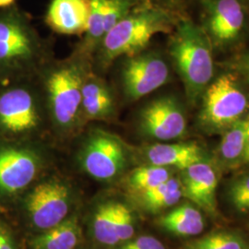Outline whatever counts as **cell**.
<instances>
[{
	"instance_id": "8992f818",
	"label": "cell",
	"mask_w": 249,
	"mask_h": 249,
	"mask_svg": "<svg viewBox=\"0 0 249 249\" xmlns=\"http://www.w3.org/2000/svg\"><path fill=\"white\" fill-rule=\"evenodd\" d=\"M80 162L91 178L109 181L124 171L127 154L124 144L115 135L95 130L88 137L80 151Z\"/></svg>"
},
{
	"instance_id": "5bb4252c",
	"label": "cell",
	"mask_w": 249,
	"mask_h": 249,
	"mask_svg": "<svg viewBox=\"0 0 249 249\" xmlns=\"http://www.w3.org/2000/svg\"><path fill=\"white\" fill-rule=\"evenodd\" d=\"M89 10V0H52L45 21L58 34L81 35L86 31Z\"/></svg>"
},
{
	"instance_id": "44dd1931",
	"label": "cell",
	"mask_w": 249,
	"mask_h": 249,
	"mask_svg": "<svg viewBox=\"0 0 249 249\" xmlns=\"http://www.w3.org/2000/svg\"><path fill=\"white\" fill-rule=\"evenodd\" d=\"M171 178L170 168L149 164L133 170L128 176L127 184L132 191L140 195L158 187Z\"/></svg>"
},
{
	"instance_id": "4dcf8cb0",
	"label": "cell",
	"mask_w": 249,
	"mask_h": 249,
	"mask_svg": "<svg viewBox=\"0 0 249 249\" xmlns=\"http://www.w3.org/2000/svg\"><path fill=\"white\" fill-rule=\"evenodd\" d=\"M244 71L249 82V54L247 55L246 59L244 60Z\"/></svg>"
},
{
	"instance_id": "83f0119b",
	"label": "cell",
	"mask_w": 249,
	"mask_h": 249,
	"mask_svg": "<svg viewBox=\"0 0 249 249\" xmlns=\"http://www.w3.org/2000/svg\"><path fill=\"white\" fill-rule=\"evenodd\" d=\"M136 8L138 7H151L164 9L168 12L173 11L179 7L183 0H130Z\"/></svg>"
},
{
	"instance_id": "d6986e66",
	"label": "cell",
	"mask_w": 249,
	"mask_h": 249,
	"mask_svg": "<svg viewBox=\"0 0 249 249\" xmlns=\"http://www.w3.org/2000/svg\"><path fill=\"white\" fill-rule=\"evenodd\" d=\"M249 130V116H248L238 119L223 132L219 154L227 166L235 167L241 162H244Z\"/></svg>"
},
{
	"instance_id": "cb8c5ba5",
	"label": "cell",
	"mask_w": 249,
	"mask_h": 249,
	"mask_svg": "<svg viewBox=\"0 0 249 249\" xmlns=\"http://www.w3.org/2000/svg\"><path fill=\"white\" fill-rule=\"evenodd\" d=\"M185 249H249V245L236 233L215 231L188 242Z\"/></svg>"
},
{
	"instance_id": "d4e9b609",
	"label": "cell",
	"mask_w": 249,
	"mask_h": 249,
	"mask_svg": "<svg viewBox=\"0 0 249 249\" xmlns=\"http://www.w3.org/2000/svg\"><path fill=\"white\" fill-rule=\"evenodd\" d=\"M228 198L240 213H249V173L232 180L228 187Z\"/></svg>"
},
{
	"instance_id": "603a6c76",
	"label": "cell",
	"mask_w": 249,
	"mask_h": 249,
	"mask_svg": "<svg viewBox=\"0 0 249 249\" xmlns=\"http://www.w3.org/2000/svg\"><path fill=\"white\" fill-rule=\"evenodd\" d=\"M116 202H107L97 209L93 218V233L95 239L105 246L119 245L116 236Z\"/></svg>"
},
{
	"instance_id": "52a82bcc",
	"label": "cell",
	"mask_w": 249,
	"mask_h": 249,
	"mask_svg": "<svg viewBox=\"0 0 249 249\" xmlns=\"http://www.w3.org/2000/svg\"><path fill=\"white\" fill-rule=\"evenodd\" d=\"M170 78L166 61L157 53L131 55L122 69V85L129 100H139L163 86Z\"/></svg>"
},
{
	"instance_id": "f546056e",
	"label": "cell",
	"mask_w": 249,
	"mask_h": 249,
	"mask_svg": "<svg viewBox=\"0 0 249 249\" xmlns=\"http://www.w3.org/2000/svg\"><path fill=\"white\" fill-rule=\"evenodd\" d=\"M244 162L249 163V130L248 134V140H247V146H246V151L244 155Z\"/></svg>"
},
{
	"instance_id": "d6a6232c",
	"label": "cell",
	"mask_w": 249,
	"mask_h": 249,
	"mask_svg": "<svg viewBox=\"0 0 249 249\" xmlns=\"http://www.w3.org/2000/svg\"><path fill=\"white\" fill-rule=\"evenodd\" d=\"M246 1H247V2H248V3L249 4V0H246Z\"/></svg>"
},
{
	"instance_id": "4fadbf2b",
	"label": "cell",
	"mask_w": 249,
	"mask_h": 249,
	"mask_svg": "<svg viewBox=\"0 0 249 249\" xmlns=\"http://www.w3.org/2000/svg\"><path fill=\"white\" fill-rule=\"evenodd\" d=\"M39 160L32 151L18 148L0 149V189L16 193L36 178Z\"/></svg>"
},
{
	"instance_id": "4316f807",
	"label": "cell",
	"mask_w": 249,
	"mask_h": 249,
	"mask_svg": "<svg viewBox=\"0 0 249 249\" xmlns=\"http://www.w3.org/2000/svg\"><path fill=\"white\" fill-rule=\"evenodd\" d=\"M116 249H166L160 240L152 236H140L122 243Z\"/></svg>"
},
{
	"instance_id": "277c9868",
	"label": "cell",
	"mask_w": 249,
	"mask_h": 249,
	"mask_svg": "<svg viewBox=\"0 0 249 249\" xmlns=\"http://www.w3.org/2000/svg\"><path fill=\"white\" fill-rule=\"evenodd\" d=\"M80 62L65 63L47 77L46 89L53 122L61 129L69 130L80 123L81 89L86 77Z\"/></svg>"
},
{
	"instance_id": "ac0fdd59",
	"label": "cell",
	"mask_w": 249,
	"mask_h": 249,
	"mask_svg": "<svg viewBox=\"0 0 249 249\" xmlns=\"http://www.w3.org/2000/svg\"><path fill=\"white\" fill-rule=\"evenodd\" d=\"M158 223L160 227L179 236H195L205 228L203 215L190 204H184L161 216Z\"/></svg>"
},
{
	"instance_id": "ffe728a7",
	"label": "cell",
	"mask_w": 249,
	"mask_h": 249,
	"mask_svg": "<svg viewBox=\"0 0 249 249\" xmlns=\"http://www.w3.org/2000/svg\"><path fill=\"white\" fill-rule=\"evenodd\" d=\"M141 202L149 212H160L177 204L183 196L181 180L169 178L158 187L140 194Z\"/></svg>"
},
{
	"instance_id": "f1b7e54d",
	"label": "cell",
	"mask_w": 249,
	"mask_h": 249,
	"mask_svg": "<svg viewBox=\"0 0 249 249\" xmlns=\"http://www.w3.org/2000/svg\"><path fill=\"white\" fill-rule=\"evenodd\" d=\"M0 249H15L8 229L0 223Z\"/></svg>"
},
{
	"instance_id": "2e32d148",
	"label": "cell",
	"mask_w": 249,
	"mask_h": 249,
	"mask_svg": "<svg viewBox=\"0 0 249 249\" xmlns=\"http://www.w3.org/2000/svg\"><path fill=\"white\" fill-rule=\"evenodd\" d=\"M115 109L114 98L107 85L91 75H86L81 89L82 116L87 119H106Z\"/></svg>"
},
{
	"instance_id": "1f68e13d",
	"label": "cell",
	"mask_w": 249,
	"mask_h": 249,
	"mask_svg": "<svg viewBox=\"0 0 249 249\" xmlns=\"http://www.w3.org/2000/svg\"><path fill=\"white\" fill-rule=\"evenodd\" d=\"M15 0H0V8H5L11 5Z\"/></svg>"
},
{
	"instance_id": "9a60e30c",
	"label": "cell",
	"mask_w": 249,
	"mask_h": 249,
	"mask_svg": "<svg viewBox=\"0 0 249 249\" xmlns=\"http://www.w3.org/2000/svg\"><path fill=\"white\" fill-rule=\"evenodd\" d=\"M145 155L149 164L181 171L205 159V152L196 142L158 143L150 146Z\"/></svg>"
},
{
	"instance_id": "6da1fadb",
	"label": "cell",
	"mask_w": 249,
	"mask_h": 249,
	"mask_svg": "<svg viewBox=\"0 0 249 249\" xmlns=\"http://www.w3.org/2000/svg\"><path fill=\"white\" fill-rule=\"evenodd\" d=\"M211 41L204 29L190 20L179 22L170 39V55L192 104L202 95L213 78Z\"/></svg>"
},
{
	"instance_id": "e0dca14e",
	"label": "cell",
	"mask_w": 249,
	"mask_h": 249,
	"mask_svg": "<svg viewBox=\"0 0 249 249\" xmlns=\"http://www.w3.org/2000/svg\"><path fill=\"white\" fill-rule=\"evenodd\" d=\"M81 237L78 218L73 216L45 230L30 241L32 249H75Z\"/></svg>"
},
{
	"instance_id": "7a4b0ae2",
	"label": "cell",
	"mask_w": 249,
	"mask_h": 249,
	"mask_svg": "<svg viewBox=\"0 0 249 249\" xmlns=\"http://www.w3.org/2000/svg\"><path fill=\"white\" fill-rule=\"evenodd\" d=\"M173 13L164 9L138 7L113 27L105 36L100 50V63L108 67L122 55H135L160 33L169 32Z\"/></svg>"
},
{
	"instance_id": "484cf974",
	"label": "cell",
	"mask_w": 249,
	"mask_h": 249,
	"mask_svg": "<svg viewBox=\"0 0 249 249\" xmlns=\"http://www.w3.org/2000/svg\"><path fill=\"white\" fill-rule=\"evenodd\" d=\"M116 236L120 243L132 239L135 232L134 217L132 212L125 205L116 202Z\"/></svg>"
},
{
	"instance_id": "5b68a950",
	"label": "cell",
	"mask_w": 249,
	"mask_h": 249,
	"mask_svg": "<svg viewBox=\"0 0 249 249\" xmlns=\"http://www.w3.org/2000/svg\"><path fill=\"white\" fill-rule=\"evenodd\" d=\"M41 58V44L32 27L17 11L0 15V69L24 71Z\"/></svg>"
},
{
	"instance_id": "3957f363",
	"label": "cell",
	"mask_w": 249,
	"mask_h": 249,
	"mask_svg": "<svg viewBox=\"0 0 249 249\" xmlns=\"http://www.w3.org/2000/svg\"><path fill=\"white\" fill-rule=\"evenodd\" d=\"M199 124L209 132H224L249 109V99L236 78L223 74L205 90Z\"/></svg>"
},
{
	"instance_id": "8fae6325",
	"label": "cell",
	"mask_w": 249,
	"mask_h": 249,
	"mask_svg": "<svg viewBox=\"0 0 249 249\" xmlns=\"http://www.w3.org/2000/svg\"><path fill=\"white\" fill-rule=\"evenodd\" d=\"M205 32L220 45L233 42L245 25V11L239 0H203Z\"/></svg>"
},
{
	"instance_id": "9c48e42d",
	"label": "cell",
	"mask_w": 249,
	"mask_h": 249,
	"mask_svg": "<svg viewBox=\"0 0 249 249\" xmlns=\"http://www.w3.org/2000/svg\"><path fill=\"white\" fill-rule=\"evenodd\" d=\"M140 126L146 136L167 142L186 134L187 118L177 99L164 96L145 107L140 116Z\"/></svg>"
},
{
	"instance_id": "7c38bea8",
	"label": "cell",
	"mask_w": 249,
	"mask_h": 249,
	"mask_svg": "<svg viewBox=\"0 0 249 249\" xmlns=\"http://www.w3.org/2000/svg\"><path fill=\"white\" fill-rule=\"evenodd\" d=\"M182 172L183 196L210 216H216L218 175L213 165L208 160H201Z\"/></svg>"
},
{
	"instance_id": "30bf717a",
	"label": "cell",
	"mask_w": 249,
	"mask_h": 249,
	"mask_svg": "<svg viewBox=\"0 0 249 249\" xmlns=\"http://www.w3.org/2000/svg\"><path fill=\"white\" fill-rule=\"evenodd\" d=\"M35 96L23 88H14L0 95V126L9 133H26L36 128L41 117Z\"/></svg>"
},
{
	"instance_id": "7402d4cb",
	"label": "cell",
	"mask_w": 249,
	"mask_h": 249,
	"mask_svg": "<svg viewBox=\"0 0 249 249\" xmlns=\"http://www.w3.org/2000/svg\"><path fill=\"white\" fill-rule=\"evenodd\" d=\"M90 10L85 38L80 46V53L89 54L100 47L107 35L101 0H89Z\"/></svg>"
},
{
	"instance_id": "ba28073f",
	"label": "cell",
	"mask_w": 249,
	"mask_h": 249,
	"mask_svg": "<svg viewBox=\"0 0 249 249\" xmlns=\"http://www.w3.org/2000/svg\"><path fill=\"white\" fill-rule=\"evenodd\" d=\"M70 207V188L56 179L38 185L27 197L30 219L37 229L43 231L63 222L68 216Z\"/></svg>"
}]
</instances>
